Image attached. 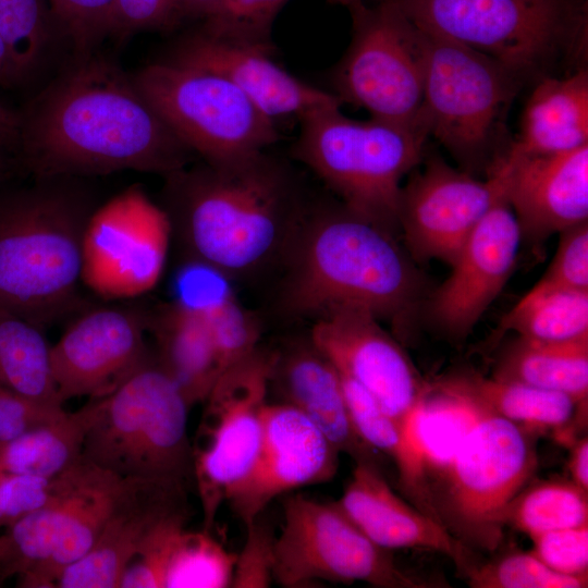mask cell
<instances>
[{
  "label": "cell",
  "instance_id": "6da1fadb",
  "mask_svg": "<svg viewBox=\"0 0 588 588\" xmlns=\"http://www.w3.org/2000/svg\"><path fill=\"white\" fill-rule=\"evenodd\" d=\"M53 79L20 115L17 144L39 179L122 170L164 176L192 151L127 76L93 52Z\"/></svg>",
  "mask_w": 588,
  "mask_h": 588
},
{
  "label": "cell",
  "instance_id": "7a4b0ae2",
  "mask_svg": "<svg viewBox=\"0 0 588 588\" xmlns=\"http://www.w3.org/2000/svg\"><path fill=\"white\" fill-rule=\"evenodd\" d=\"M166 177L172 233L192 261L224 279L281 266L310 205L291 167L267 150Z\"/></svg>",
  "mask_w": 588,
  "mask_h": 588
},
{
  "label": "cell",
  "instance_id": "3957f363",
  "mask_svg": "<svg viewBox=\"0 0 588 588\" xmlns=\"http://www.w3.org/2000/svg\"><path fill=\"white\" fill-rule=\"evenodd\" d=\"M280 305L294 317L356 308L408 334L422 278L395 234L342 203L309 205L281 264Z\"/></svg>",
  "mask_w": 588,
  "mask_h": 588
},
{
  "label": "cell",
  "instance_id": "277c9868",
  "mask_svg": "<svg viewBox=\"0 0 588 588\" xmlns=\"http://www.w3.org/2000/svg\"><path fill=\"white\" fill-rule=\"evenodd\" d=\"M65 179H40L0 200V308L40 329L77 303L83 238L94 211Z\"/></svg>",
  "mask_w": 588,
  "mask_h": 588
},
{
  "label": "cell",
  "instance_id": "5b68a950",
  "mask_svg": "<svg viewBox=\"0 0 588 588\" xmlns=\"http://www.w3.org/2000/svg\"><path fill=\"white\" fill-rule=\"evenodd\" d=\"M340 108L323 107L298 120L293 156L345 207L396 234L401 182L422 160L428 128L354 120Z\"/></svg>",
  "mask_w": 588,
  "mask_h": 588
},
{
  "label": "cell",
  "instance_id": "8992f818",
  "mask_svg": "<svg viewBox=\"0 0 588 588\" xmlns=\"http://www.w3.org/2000/svg\"><path fill=\"white\" fill-rule=\"evenodd\" d=\"M85 438L81 458L119 477L195 486L189 406L152 354L113 392Z\"/></svg>",
  "mask_w": 588,
  "mask_h": 588
},
{
  "label": "cell",
  "instance_id": "52a82bcc",
  "mask_svg": "<svg viewBox=\"0 0 588 588\" xmlns=\"http://www.w3.org/2000/svg\"><path fill=\"white\" fill-rule=\"evenodd\" d=\"M536 437L481 413L429 490L431 517L469 550L495 551L506 510L538 466Z\"/></svg>",
  "mask_w": 588,
  "mask_h": 588
},
{
  "label": "cell",
  "instance_id": "ba28073f",
  "mask_svg": "<svg viewBox=\"0 0 588 588\" xmlns=\"http://www.w3.org/2000/svg\"><path fill=\"white\" fill-rule=\"evenodd\" d=\"M419 28L499 62L519 81L587 36V0H390Z\"/></svg>",
  "mask_w": 588,
  "mask_h": 588
},
{
  "label": "cell",
  "instance_id": "9c48e42d",
  "mask_svg": "<svg viewBox=\"0 0 588 588\" xmlns=\"http://www.w3.org/2000/svg\"><path fill=\"white\" fill-rule=\"evenodd\" d=\"M133 79L177 138L207 162L267 150L281 134L226 77L168 60L143 68Z\"/></svg>",
  "mask_w": 588,
  "mask_h": 588
},
{
  "label": "cell",
  "instance_id": "30bf717a",
  "mask_svg": "<svg viewBox=\"0 0 588 588\" xmlns=\"http://www.w3.org/2000/svg\"><path fill=\"white\" fill-rule=\"evenodd\" d=\"M350 11L352 40L332 72V94L371 118L426 125L424 30L390 0L364 1Z\"/></svg>",
  "mask_w": 588,
  "mask_h": 588
},
{
  "label": "cell",
  "instance_id": "8fae6325",
  "mask_svg": "<svg viewBox=\"0 0 588 588\" xmlns=\"http://www.w3.org/2000/svg\"><path fill=\"white\" fill-rule=\"evenodd\" d=\"M273 579L285 588L320 580L347 585L363 581L378 588L439 587L403 569L392 551L372 542L336 502H319L302 494L283 501Z\"/></svg>",
  "mask_w": 588,
  "mask_h": 588
},
{
  "label": "cell",
  "instance_id": "7c38bea8",
  "mask_svg": "<svg viewBox=\"0 0 588 588\" xmlns=\"http://www.w3.org/2000/svg\"><path fill=\"white\" fill-rule=\"evenodd\" d=\"M424 33L422 119L429 135L463 164H481L519 79L486 54Z\"/></svg>",
  "mask_w": 588,
  "mask_h": 588
},
{
  "label": "cell",
  "instance_id": "4fadbf2b",
  "mask_svg": "<svg viewBox=\"0 0 588 588\" xmlns=\"http://www.w3.org/2000/svg\"><path fill=\"white\" fill-rule=\"evenodd\" d=\"M272 359L273 350L258 346L226 368L204 401L192 449L205 530L211 531L229 492L257 456Z\"/></svg>",
  "mask_w": 588,
  "mask_h": 588
},
{
  "label": "cell",
  "instance_id": "5bb4252c",
  "mask_svg": "<svg viewBox=\"0 0 588 588\" xmlns=\"http://www.w3.org/2000/svg\"><path fill=\"white\" fill-rule=\"evenodd\" d=\"M172 236L170 218L132 186L91 212L84 233L82 282L106 299L133 298L159 282Z\"/></svg>",
  "mask_w": 588,
  "mask_h": 588
},
{
  "label": "cell",
  "instance_id": "9a60e30c",
  "mask_svg": "<svg viewBox=\"0 0 588 588\" xmlns=\"http://www.w3.org/2000/svg\"><path fill=\"white\" fill-rule=\"evenodd\" d=\"M502 197L503 180L497 170L478 180L431 157L401 191L399 229L408 253L414 260L452 265L471 231Z\"/></svg>",
  "mask_w": 588,
  "mask_h": 588
},
{
  "label": "cell",
  "instance_id": "2e32d148",
  "mask_svg": "<svg viewBox=\"0 0 588 588\" xmlns=\"http://www.w3.org/2000/svg\"><path fill=\"white\" fill-rule=\"evenodd\" d=\"M309 338L340 373L368 390L399 421L431 390L397 339L367 311L329 310L316 318Z\"/></svg>",
  "mask_w": 588,
  "mask_h": 588
},
{
  "label": "cell",
  "instance_id": "e0dca14e",
  "mask_svg": "<svg viewBox=\"0 0 588 588\" xmlns=\"http://www.w3.org/2000/svg\"><path fill=\"white\" fill-rule=\"evenodd\" d=\"M339 455L301 412L286 404L268 403L257 456L225 502L234 516L247 526L264 514L275 498L333 479Z\"/></svg>",
  "mask_w": 588,
  "mask_h": 588
},
{
  "label": "cell",
  "instance_id": "ac0fdd59",
  "mask_svg": "<svg viewBox=\"0 0 588 588\" xmlns=\"http://www.w3.org/2000/svg\"><path fill=\"white\" fill-rule=\"evenodd\" d=\"M147 315L105 307L85 313L50 346V370L61 404L113 392L149 357Z\"/></svg>",
  "mask_w": 588,
  "mask_h": 588
},
{
  "label": "cell",
  "instance_id": "d6986e66",
  "mask_svg": "<svg viewBox=\"0 0 588 588\" xmlns=\"http://www.w3.org/2000/svg\"><path fill=\"white\" fill-rule=\"evenodd\" d=\"M522 242L518 223L505 196L471 231L452 272L429 303L433 323L453 339H464L500 294Z\"/></svg>",
  "mask_w": 588,
  "mask_h": 588
},
{
  "label": "cell",
  "instance_id": "ffe728a7",
  "mask_svg": "<svg viewBox=\"0 0 588 588\" xmlns=\"http://www.w3.org/2000/svg\"><path fill=\"white\" fill-rule=\"evenodd\" d=\"M188 488L171 480L123 478L90 551L61 574L60 588H119L123 572L160 526L188 519Z\"/></svg>",
  "mask_w": 588,
  "mask_h": 588
},
{
  "label": "cell",
  "instance_id": "44dd1931",
  "mask_svg": "<svg viewBox=\"0 0 588 588\" xmlns=\"http://www.w3.org/2000/svg\"><path fill=\"white\" fill-rule=\"evenodd\" d=\"M490 169L503 180L523 238L541 244L588 219V145L551 155L509 149Z\"/></svg>",
  "mask_w": 588,
  "mask_h": 588
},
{
  "label": "cell",
  "instance_id": "7402d4cb",
  "mask_svg": "<svg viewBox=\"0 0 588 588\" xmlns=\"http://www.w3.org/2000/svg\"><path fill=\"white\" fill-rule=\"evenodd\" d=\"M171 60L226 77L275 123L287 118L299 120L314 110L342 105L332 93L297 78L274 62L272 48L228 41L201 29L181 40Z\"/></svg>",
  "mask_w": 588,
  "mask_h": 588
},
{
  "label": "cell",
  "instance_id": "603a6c76",
  "mask_svg": "<svg viewBox=\"0 0 588 588\" xmlns=\"http://www.w3.org/2000/svg\"><path fill=\"white\" fill-rule=\"evenodd\" d=\"M269 392L307 417L340 453L380 467L381 455L354 429L338 369L310 338L273 350Z\"/></svg>",
  "mask_w": 588,
  "mask_h": 588
},
{
  "label": "cell",
  "instance_id": "cb8c5ba5",
  "mask_svg": "<svg viewBox=\"0 0 588 588\" xmlns=\"http://www.w3.org/2000/svg\"><path fill=\"white\" fill-rule=\"evenodd\" d=\"M377 546L389 550L425 549L446 555L466 574L476 564L471 550L440 523L396 494L380 467L356 463L341 498L335 501Z\"/></svg>",
  "mask_w": 588,
  "mask_h": 588
},
{
  "label": "cell",
  "instance_id": "d4e9b609",
  "mask_svg": "<svg viewBox=\"0 0 588 588\" xmlns=\"http://www.w3.org/2000/svg\"><path fill=\"white\" fill-rule=\"evenodd\" d=\"M480 414L469 403L431 384L430 392L401 421L403 451L394 464L400 486L413 505L428 516L431 486Z\"/></svg>",
  "mask_w": 588,
  "mask_h": 588
},
{
  "label": "cell",
  "instance_id": "484cf974",
  "mask_svg": "<svg viewBox=\"0 0 588 588\" xmlns=\"http://www.w3.org/2000/svg\"><path fill=\"white\" fill-rule=\"evenodd\" d=\"M432 387L483 414L506 419L536 436L553 434L568 445L587 422V409L565 394L473 371L454 372Z\"/></svg>",
  "mask_w": 588,
  "mask_h": 588
},
{
  "label": "cell",
  "instance_id": "4316f807",
  "mask_svg": "<svg viewBox=\"0 0 588 588\" xmlns=\"http://www.w3.org/2000/svg\"><path fill=\"white\" fill-rule=\"evenodd\" d=\"M156 358L173 379L189 407L204 403L222 373L201 308L174 301L147 315Z\"/></svg>",
  "mask_w": 588,
  "mask_h": 588
},
{
  "label": "cell",
  "instance_id": "83f0119b",
  "mask_svg": "<svg viewBox=\"0 0 588 588\" xmlns=\"http://www.w3.org/2000/svg\"><path fill=\"white\" fill-rule=\"evenodd\" d=\"M122 479L81 458L56 547L46 561L19 578V587H56L64 569L90 551L110 514Z\"/></svg>",
  "mask_w": 588,
  "mask_h": 588
},
{
  "label": "cell",
  "instance_id": "f1b7e54d",
  "mask_svg": "<svg viewBox=\"0 0 588 588\" xmlns=\"http://www.w3.org/2000/svg\"><path fill=\"white\" fill-rule=\"evenodd\" d=\"M588 145V73L543 77L530 94L520 133L509 149L525 155H551Z\"/></svg>",
  "mask_w": 588,
  "mask_h": 588
},
{
  "label": "cell",
  "instance_id": "f546056e",
  "mask_svg": "<svg viewBox=\"0 0 588 588\" xmlns=\"http://www.w3.org/2000/svg\"><path fill=\"white\" fill-rule=\"evenodd\" d=\"M102 407V399H89L73 413L39 425L0 442V470L53 478L79 462L88 430Z\"/></svg>",
  "mask_w": 588,
  "mask_h": 588
},
{
  "label": "cell",
  "instance_id": "4dcf8cb0",
  "mask_svg": "<svg viewBox=\"0 0 588 588\" xmlns=\"http://www.w3.org/2000/svg\"><path fill=\"white\" fill-rule=\"evenodd\" d=\"M492 377L573 399L588 404V336L546 342L518 338L500 357Z\"/></svg>",
  "mask_w": 588,
  "mask_h": 588
},
{
  "label": "cell",
  "instance_id": "1f68e13d",
  "mask_svg": "<svg viewBox=\"0 0 588 588\" xmlns=\"http://www.w3.org/2000/svg\"><path fill=\"white\" fill-rule=\"evenodd\" d=\"M0 385L35 401L62 406L50 370L42 329L0 308Z\"/></svg>",
  "mask_w": 588,
  "mask_h": 588
},
{
  "label": "cell",
  "instance_id": "d6a6232c",
  "mask_svg": "<svg viewBox=\"0 0 588 588\" xmlns=\"http://www.w3.org/2000/svg\"><path fill=\"white\" fill-rule=\"evenodd\" d=\"M520 338L562 342L588 336V291L535 284L503 321Z\"/></svg>",
  "mask_w": 588,
  "mask_h": 588
},
{
  "label": "cell",
  "instance_id": "836d02e7",
  "mask_svg": "<svg viewBox=\"0 0 588 588\" xmlns=\"http://www.w3.org/2000/svg\"><path fill=\"white\" fill-rule=\"evenodd\" d=\"M505 524L529 538L588 525V491L571 480L527 483L510 503Z\"/></svg>",
  "mask_w": 588,
  "mask_h": 588
},
{
  "label": "cell",
  "instance_id": "e575fe53",
  "mask_svg": "<svg viewBox=\"0 0 588 588\" xmlns=\"http://www.w3.org/2000/svg\"><path fill=\"white\" fill-rule=\"evenodd\" d=\"M78 463L65 471L61 488L46 504L8 527L4 534L7 550L0 561L1 580L14 575L20 578L52 553L66 514L68 495Z\"/></svg>",
  "mask_w": 588,
  "mask_h": 588
},
{
  "label": "cell",
  "instance_id": "d590c367",
  "mask_svg": "<svg viewBox=\"0 0 588 588\" xmlns=\"http://www.w3.org/2000/svg\"><path fill=\"white\" fill-rule=\"evenodd\" d=\"M236 554L226 550L211 531L179 535L164 575V588L231 587Z\"/></svg>",
  "mask_w": 588,
  "mask_h": 588
},
{
  "label": "cell",
  "instance_id": "8d00e7d4",
  "mask_svg": "<svg viewBox=\"0 0 588 588\" xmlns=\"http://www.w3.org/2000/svg\"><path fill=\"white\" fill-rule=\"evenodd\" d=\"M57 33L47 0H0V36L21 79L39 68Z\"/></svg>",
  "mask_w": 588,
  "mask_h": 588
},
{
  "label": "cell",
  "instance_id": "74e56055",
  "mask_svg": "<svg viewBox=\"0 0 588 588\" xmlns=\"http://www.w3.org/2000/svg\"><path fill=\"white\" fill-rule=\"evenodd\" d=\"M473 588H586L588 577L558 573L531 551H511L475 564L466 574Z\"/></svg>",
  "mask_w": 588,
  "mask_h": 588
},
{
  "label": "cell",
  "instance_id": "f35d334b",
  "mask_svg": "<svg viewBox=\"0 0 588 588\" xmlns=\"http://www.w3.org/2000/svg\"><path fill=\"white\" fill-rule=\"evenodd\" d=\"M199 308L205 313L222 372L259 346L257 320L226 289Z\"/></svg>",
  "mask_w": 588,
  "mask_h": 588
},
{
  "label": "cell",
  "instance_id": "ab89813d",
  "mask_svg": "<svg viewBox=\"0 0 588 588\" xmlns=\"http://www.w3.org/2000/svg\"><path fill=\"white\" fill-rule=\"evenodd\" d=\"M289 0H219L205 33L232 42L273 48V22Z\"/></svg>",
  "mask_w": 588,
  "mask_h": 588
},
{
  "label": "cell",
  "instance_id": "60d3db41",
  "mask_svg": "<svg viewBox=\"0 0 588 588\" xmlns=\"http://www.w3.org/2000/svg\"><path fill=\"white\" fill-rule=\"evenodd\" d=\"M340 377L356 433L367 446L395 463L403 450L401 421L390 416L363 385L342 373Z\"/></svg>",
  "mask_w": 588,
  "mask_h": 588
},
{
  "label": "cell",
  "instance_id": "b9f144b4",
  "mask_svg": "<svg viewBox=\"0 0 588 588\" xmlns=\"http://www.w3.org/2000/svg\"><path fill=\"white\" fill-rule=\"evenodd\" d=\"M59 34L72 44L75 56L93 52L106 37L115 0H47Z\"/></svg>",
  "mask_w": 588,
  "mask_h": 588
},
{
  "label": "cell",
  "instance_id": "7bdbcfd3",
  "mask_svg": "<svg viewBox=\"0 0 588 588\" xmlns=\"http://www.w3.org/2000/svg\"><path fill=\"white\" fill-rule=\"evenodd\" d=\"M187 519L163 524L146 540L122 574L119 588H164L168 562Z\"/></svg>",
  "mask_w": 588,
  "mask_h": 588
},
{
  "label": "cell",
  "instance_id": "ee69618b",
  "mask_svg": "<svg viewBox=\"0 0 588 588\" xmlns=\"http://www.w3.org/2000/svg\"><path fill=\"white\" fill-rule=\"evenodd\" d=\"M246 527V539L236 554L231 587L267 588L274 581L275 534L271 524L259 515Z\"/></svg>",
  "mask_w": 588,
  "mask_h": 588
},
{
  "label": "cell",
  "instance_id": "f6af8a7d",
  "mask_svg": "<svg viewBox=\"0 0 588 588\" xmlns=\"http://www.w3.org/2000/svg\"><path fill=\"white\" fill-rule=\"evenodd\" d=\"M555 255L537 284L588 291V222L560 232Z\"/></svg>",
  "mask_w": 588,
  "mask_h": 588
},
{
  "label": "cell",
  "instance_id": "bcb514c9",
  "mask_svg": "<svg viewBox=\"0 0 588 588\" xmlns=\"http://www.w3.org/2000/svg\"><path fill=\"white\" fill-rule=\"evenodd\" d=\"M530 539L531 552L551 569L588 577V525L552 530Z\"/></svg>",
  "mask_w": 588,
  "mask_h": 588
},
{
  "label": "cell",
  "instance_id": "7dc6e473",
  "mask_svg": "<svg viewBox=\"0 0 588 588\" xmlns=\"http://www.w3.org/2000/svg\"><path fill=\"white\" fill-rule=\"evenodd\" d=\"M65 471L53 478H41L0 470V527L8 528L46 504L61 488Z\"/></svg>",
  "mask_w": 588,
  "mask_h": 588
},
{
  "label": "cell",
  "instance_id": "c3c4849f",
  "mask_svg": "<svg viewBox=\"0 0 588 588\" xmlns=\"http://www.w3.org/2000/svg\"><path fill=\"white\" fill-rule=\"evenodd\" d=\"M180 20L179 0H115L106 37L124 38L138 32L162 29Z\"/></svg>",
  "mask_w": 588,
  "mask_h": 588
},
{
  "label": "cell",
  "instance_id": "681fc988",
  "mask_svg": "<svg viewBox=\"0 0 588 588\" xmlns=\"http://www.w3.org/2000/svg\"><path fill=\"white\" fill-rule=\"evenodd\" d=\"M64 412L62 406L41 403L0 385V442L51 421Z\"/></svg>",
  "mask_w": 588,
  "mask_h": 588
},
{
  "label": "cell",
  "instance_id": "f907efd6",
  "mask_svg": "<svg viewBox=\"0 0 588 588\" xmlns=\"http://www.w3.org/2000/svg\"><path fill=\"white\" fill-rule=\"evenodd\" d=\"M568 457V473L571 481L588 491V438L587 436L576 438L571 444Z\"/></svg>",
  "mask_w": 588,
  "mask_h": 588
},
{
  "label": "cell",
  "instance_id": "816d5d0a",
  "mask_svg": "<svg viewBox=\"0 0 588 588\" xmlns=\"http://www.w3.org/2000/svg\"><path fill=\"white\" fill-rule=\"evenodd\" d=\"M20 115L0 105V150L17 144Z\"/></svg>",
  "mask_w": 588,
  "mask_h": 588
},
{
  "label": "cell",
  "instance_id": "f5cc1de1",
  "mask_svg": "<svg viewBox=\"0 0 588 588\" xmlns=\"http://www.w3.org/2000/svg\"><path fill=\"white\" fill-rule=\"evenodd\" d=\"M219 0H179L180 16L189 19H208L218 5Z\"/></svg>",
  "mask_w": 588,
  "mask_h": 588
},
{
  "label": "cell",
  "instance_id": "db71d44e",
  "mask_svg": "<svg viewBox=\"0 0 588 588\" xmlns=\"http://www.w3.org/2000/svg\"><path fill=\"white\" fill-rule=\"evenodd\" d=\"M20 81L21 76L0 36V84L7 86Z\"/></svg>",
  "mask_w": 588,
  "mask_h": 588
},
{
  "label": "cell",
  "instance_id": "11a10c76",
  "mask_svg": "<svg viewBox=\"0 0 588 588\" xmlns=\"http://www.w3.org/2000/svg\"><path fill=\"white\" fill-rule=\"evenodd\" d=\"M327 1L352 9L353 7H356L366 0H327Z\"/></svg>",
  "mask_w": 588,
  "mask_h": 588
},
{
  "label": "cell",
  "instance_id": "9f6ffc18",
  "mask_svg": "<svg viewBox=\"0 0 588 588\" xmlns=\"http://www.w3.org/2000/svg\"><path fill=\"white\" fill-rule=\"evenodd\" d=\"M7 550V540L4 535H0V561L3 559Z\"/></svg>",
  "mask_w": 588,
  "mask_h": 588
},
{
  "label": "cell",
  "instance_id": "6f0895ef",
  "mask_svg": "<svg viewBox=\"0 0 588 588\" xmlns=\"http://www.w3.org/2000/svg\"><path fill=\"white\" fill-rule=\"evenodd\" d=\"M2 171H3V164H2V160L0 158V179H1V175H2Z\"/></svg>",
  "mask_w": 588,
  "mask_h": 588
}]
</instances>
